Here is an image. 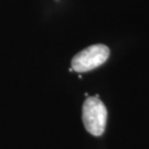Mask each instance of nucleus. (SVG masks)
Listing matches in <instances>:
<instances>
[{
	"instance_id": "2",
	"label": "nucleus",
	"mask_w": 149,
	"mask_h": 149,
	"mask_svg": "<svg viewBox=\"0 0 149 149\" xmlns=\"http://www.w3.org/2000/svg\"><path fill=\"white\" fill-rule=\"evenodd\" d=\"M109 56V49L104 44H94L80 51L72 59V71L83 73L101 66Z\"/></svg>"
},
{
	"instance_id": "1",
	"label": "nucleus",
	"mask_w": 149,
	"mask_h": 149,
	"mask_svg": "<svg viewBox=\"0 0 149 149\" xmlns=\"http://www.w3.org/2000/svg\"><path fill=\"white\" fill-rule=\"evenodd\" d=\"M82 118L85 129L93 136L103 135L107 122V109L98 96L87 97L82 108Z\"/></svg>"
}]
</instances>
